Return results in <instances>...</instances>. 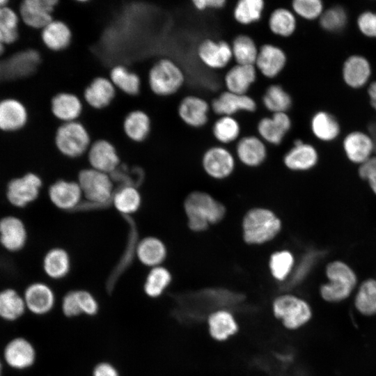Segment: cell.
<instances>
[{
    "label": "cell",
    "mask_w": 376,
    "mask_h": 376,
    "mask_svg": "<svg viewBox=\"0 0 376 376\" xmlns=\"http://www.w3.org/2000/svg\"><path fill=\"white\" fill-rule=\"evenodd\" d=\"M184 212L188 228L194 233L207 230L212 225L225 217V205L210 194L195 190L189 193L184 200Z\"/></svg>",
    "instance_id": "1"
},
{
    "label": "cell",
    "mask_w": 376,
    "mask_h": 376,
    "mask_svg": "<svg viewBox=\"0 0 376 376\" xmlns=\"http://www.w3.org/2000/svg\"><path fill=\"white\" fill-rule=\"evenodd\" d=\"M282 229L278 214L265 207L249 209L242 221V235L248 245H262L274 240Z\"/></svg>",
    "instance_id": "2"
},
{
    "label": "cell",
    "mask_w": 376,
    "mask_h": 376,
    "mask_svg": "<svg viewBox=\"0 0 376 376\" xmlns=\"http://www.w3.org/2000/svg\"><path fill=\"white\" fill-rule=\"evenodd\" d=\"M43 186V179L38 173L27 171L8 180L4 187L5 201L13 212H22L38 200Z\"/></svg>",
    "instance_id": "3"
},
{
    "label": "cell",
    "mask_w": 376,
    "mask_h": 376,
    "mask_svg": "<svg viewBox=\"0 0 376 376\" xmlns=\"http://www.w3.org/2000/svg\"><path fill=\"white\" fill-rule=\"evenodd\" d=\"M326 276L329 281L320 286V292L321 297L329 302L343 301L348 297L357 281L354 270L340 260L327 265Z\"/></svg>",
    "instance_id": "4"
},
{
    "label": "cell",
    "mask_w": 376,
    "mask_h": 376,
    "mask_svg": "<svg viewBox=\"0 0 376 376\" xmlns=\"http://www.w3.org/2000/svg\"><path fill=\"white\" fill-rule=\"evenodd\" d=\"M77 181L87 203L96 206L111 203L116 189L110 174L89 167L79 171Z\"/></svg>",
    "instance_id": "5"
},
{
    "label": "cell",
    "mask_w": 376,
    "mask_h": 376,
    "mask_svg": "<svg viewBox=\"0 0 376 376\" xmlns=\"http://www.w3.org/2000/svg\"><path fill=\"white\" fill-rule=\"evenodd\" d=\"M274 317L288 329H299L306 324L312 315L311 308L304 299L290 293L281 294L272 304Z\"/></svg>",
    "instance_id": "6"
},
{
    "label": "cell",
    "mask_w": 376,
    "mask_h": 376,
    "mask_svg": "<svg viewBox=\"0 0 376 376\" xmlns=\"http://www.w3.org/2000/svg\"><path fill=\"white\" fill-rule=\"evenodd\" d=\"M30 230L25 219L16 212L0 217V249L9 254L24 251L30 241Z\"/></svg>",
    "instance_id": "7"
},
{
    "label": "cell",
    "mask_w": 376,
    "mask_h": 376,
    "mask_svg": "<svg viewBox=\"0 0 376 376\" xmlns=\"http://www.w3.org/2000/svg\"><path fill=\"white\" fill-rule=\"evenodd\" d=\"M54 143L61 155L72 159L81 157L91 145L88 130L77 120L61 125L56 131Z\"/></svg>",
    "instance_id": "8"
},
{
    "label": "cell",
    "mask_w": 376,
    "mask_h": 376,
    "mask_svg": "<svg viewBox=\"0 0 376 376\" xmlns=\"http://www.w3.org/2000/svg\"><path fill=\"white\" fill-rule=\"evenodd\" d=\"M184 81L185 75L181 68L168 58L158 61L148 72L150 88L157 95L174 94L182 87Z\"/></svg>",
    "instance_id": "9"
},
{
    "label": "cell",
    "mask_w": 376,
    "mask_h": 376,
    "mask_svg": "<svg viewBox=\"0 0 376 376\" xmlns=\"http://www.w3.org/2000/svg\"><path fill=\"white\" fill-rule=\"evenodd\" d=\"M27 312L42 317L51 313L57 303L54 289L44 281H33L22 292Z\"/></svg>",
    "instance_id": "10"
},
{
    "label": "cell",
    "mask_w": 376,
    "mask_h": 376,
    "mask_svg": "<svg viewBox=\"0 0 376 376\" xmlns=\"http://www.w3.org/2000/svg\"><path fill=\"white\" fill-rule=\"evenodd\" d=\"M37 358V350L33 343L26 337L17 336L6 343L1 359L10 368L23 371L32 368Z\"/></svg>",
    "instance_id": "11"
},
{
    "label": "cell",
    "mask_w": 376,
    "mask_h": 376,
    "mask_svg": "<svg viewBox=\"0 0 376 376\" xmlns=\"http://www.w3.org/2000/svg\"><path fill=\"white\" fill-rule=\"evenodd\" d=\"M47 194L51 204L62 211L74 210L84 201L77 180L58 179L49 185Z\"/></svg>",
    "instance_id": "12"
},
{
    "label": "cell",
    "mask_w": 376,
    "mask_h": 376,
    "mask_svg": "<svg viewBox=\"0 0 376 376\" xmlns=\"http://www.w3.org/2000/svg\"><path fill=\"white\" fill-rule=\"evenodd\" d=\"M201 164L208 177L221 180L233 174L235 168V159L226 148L212 146L203 153Z\"/></svg>",
    "instance_id": "13"
},
{
    "label": "cell",
    "mask_w": 376,
    "mask_h": 376,
    "mask_svg": "<svg viewBox=\"0 0 376 376\" xmlns=\"http://www.w3.org/2000/svg\"><path fill=\"white\" fill-rule=\"evenodd\" d=\"M86 153L90 168L95 170L111 175L120 166L117 150L108 140L94 141Z\"/></svg>",
    "instance_id": "14"
},
{
    "label": "cell",
    "mask_w": 376,
    "mask_h": 376,
    "mask_svg": "<svg viewBox=\"0 0 376 376\" xmlns=\"http://www.w3.org/2000/svg\"><path fill=\"white\" fill-rule=\"evenodd\" d=\"M56 0H25L19 6L20 17L28 26L43 29L53 20Z\"/></svg>",
    "instance_id": "15"
},
{
    "label": "cell",
    "mask_w": 376,
    "mask_h": 376,
    "mask_svg": "<svg viewBox=\"0 0 376 376\" xmlns=\"http://www.w3.org/2000/svg\"><path fill=\"white\" fill-rule=\"evenodd\" d=\"M72 260L66 249L61 246L48 249L41 259V269L44 275L52 281H61L70 274Z\"/></svg>",
    "instance_id": "16"
},
{
    "label": "cell",
    "mask_w": 376,
    "mask_h": 376,
    "mask_svg": "<svg viewBox=\"0 0 376 376\" xmlns=\"http://www.w3.org/2000/svg\"><path fill=\"white\" fill-rule=\"evenodd\" d=\"M197 54L200 61L212 69L225 68L233 58L231 45L224 40H204L198 45Z\"/></svg>",
    "instance_id": "17"
},
{
    "label": "cell",
    "mask_w": 376,
    "mask_h": 376,
    "mask_svg": "<svg viewBox=\"0 0 376 376\" xmlns=\"http://www.w3.org/2000/svg\"><path fill=\"white\" fill-rule=\"evenodd\" d=\"M291 120L286 112L274 113L272 117L263 118L258 123L260 138L269 144L277 146L290 130Z\"/></svg>",
    "instance_id": "18"
},
{
    "label": "cell",
    "mask_w": 376,
    "mask_h": 376,
    "mask_svg": "<svg viewBox=\"0 0 376 376\" xmlns=\"http://www.w3.org/2000/svg\"><path fill=\"white\" fill-rule=\"evenodd\" d=\"M285 166L292 171H306L313 168L318 161L316 149L297 139L283 157Z\"/></svg>",
    "instance_id": "19"
},
{
    "label": "cell",
    "mask_w": 376,
    "mask_h": 376,
    "mask_svg": "<svg viewBox=\"0 0 376 376\" xmlns=\"http://www.w3.org/2000/svg\"><path fill=\"white\" fill-rule=\"evenodd\" d=\"M168 254L165 243L156 236H146L136 245L135 255L139 262L149 269L163 265Z\"/></svg>",
    "instance_id": "20"
},
{
    "label": "cell",
    "mask_w": 376,
    "mask_h": 376,
    "mask_svg": "<svg viewBox=\"0 0 376 376\" xmlns=\"http://www.w3.org/2000/svg\"><path fill=\"white\" fill-rule=\"evenodd\" d=\"M213 111L221 116H232L239 111L254 112L257 104L250 96L240 95L228 91L214 99L211 104Z\"/></svg>",
    "instance_id": "21"
},
{
    "label": "cell",
    "mask_w": 376,
    "mask_h": 376,
    "mask_svg": "<svg viewBox=\"0 0 376 376\" xmlns=\"http://www.w3.org/2000/svg\"><path fill=\"white\" fill-rule=\"evenodd\" d=\"M287 57L282 49L272 44H265L259 49L256 68L269 79L278 76L283 70Z\"/></svg>",
    "instance_id": "22"
},
{
    "label": "cell",
    "mask_w": 376,
    "mask_h": 376,
    "mask_svg": "<svg viewBox=\"0 0 376 376\" xmlns=\"http://www.w3.org/2000/svg\"><path fill=\"white\" fill-rule=\"evenodd\" d=\"M28 113L25 106L14 98L0 101V130L14 132L22 129L27 123Z\"/></svg>",
    "instance_id": "23"
},
{
    "label": "cell",
    "mask_w": 376,
    "mask_h": 376,
    "mask_svg": "<svg viewBox=\"0 0 376 376\" xmlns=\"http://www.w3.org/2000/svg\"><path fill=\"white\" fill-rule=\"evenodd\" d=\"M238 160L247 167H258L266 159L267 150L265 141L256 136L241 138L236 145Z\"/></svg>",
    "instance_id": "24"
},
{
    "label": "cell",
    "mask_w": 376,
    "mask_h": 376,
    "mask_svg": "<svg viewBox=\"0 0 376 376\" xmlns=\"http://www.w3.org/2000/svg\"><path fill=\"white\" fill-rule=\"evenodd\" d=\"M209 110L210 106L204 99L188 95L181 100L178 112L185 124L193 127H201L208 120Z\"/></svg>",
    "instance_id": "25"
},
{
    "label": "cell",
    "mask_w": 376,
    "mask_h": 376,
    "mask_svg": "<svg viewBox=\"0 0 376 376\" xmlns=\"http://www.w3.org/2000/svg\"><path fill=\"white\" fill-rule=\"evenodd\" d=\"M27 312L22 293L13 286L0 289V319L8 322L17 321Z\"/></svg>",
    "instance_id": "26"
},
{
    "label": "cell",
    "mask_w": 376,
    "mask_h": 376,
    "mask_svg": "<svg viewBox=\"0 0 376 376\" xmlns=\"http://www.w3.org/2000/svg\"><path fill=\"white\" fill-rule=\"evenodd\" d=\"M116 95V88L109 79L95 77L86 88L84 97L87 104L96 109L109 106Z\"/></svg>",
    "instance_id": "27"
},
{
    "label": "cell",
    "mask_w": 376,
    "mask_h": 376,
    "mask_svg": "<svg viewBox=\"0 0 376 376\" xmlns=\"http://www.w3.org/2000/svg\"><path fill=\"white\" fill-rule=\"evenodd\" d=\"M343 148L350 161L361 164L371 157L375 144L371 136L361 132H353L344 139Z\"/></svg>",
    "instance_id": "28"
},
{
    "label": "cell",
    "mask_w": 376,
    "mask_h": 376,
    "mask_svg": "<svg viewBox=\"0 0 376 376\" xmlns=\"http://www.w3.org/2000/svg\"><path fill=\"white\" fill-rule=\"evenodd\" d=\"M257 77V69L252 65L236 64L224 77L227 91L240 95H246Z\"/></svg>",
    "instance_id": "29"
},
{
    "label": "cell",
    "mask_w": 376,
    "mask_h": 376,
    "mask_svg": "<svg viewBox=\"0 0 376 376\" xmlns=\"http://www.w3.org/2000/svg\"><path fill=\"white\" fill-rule=\"evenodd\" d=\"M51 111L53 115L63 123L76 121L82 111V103L75 94L61 92L51 100Z\"/></svg>",
    "instance_id": "30"
},
{
    "label": "cell",
    "mask_w": 376,
    "mask_h": 376,
    "mask_svg": "<svg viewBox=\"0 0 376 376\" xmlns=\"http://www.w3.org/2000/svg\"><path fill=\"white\" fill-rule=\"evenodd\" d=\"M209 334L217 341H224L238 331L237 322L228 311L221 309L210 313L207 318Z\"/></svg>",
    "instance_id": "31"
},
{
    "label": "cell",
    "mask_w": 376,
    "mask_h": 376,
    "mask_svg": "<svg viewBox=\"0 0 376 376\" xmlns=\"http://www.w3.org/2000/svg\"><path fill=\"white\" fill-rule=\"evenodd\" d=\"M111 203L118 212L129 216L140 209L142 196L136 185H122L115 190Z\"/></svg>",
    "instance_id": "32"
},
{
    "label": "cell",
    "mask_w": 376,
    "mask_h": 376,
    "mask_svg": "<svg viewBox=\"0 0 376 376\" xmlns=\"http://www.w3.org/2000/svg\"><path fill=\"white\" fill-rule=\"evenodd\" d=\"M41 38L43 44L52 51L58 52L69 46L72 32L63 21L53 19L42 29Z\"/></svg>",
    "instance_id": "33"
},
{
    "label": "cell",
    "mask_w": 376,
    "mask_h": 376,
    "mask_svg": "<svg viewBox=\"0 0 376 376\" xmlns=\"http://www.w3.org/2000/svg\"><path fill=\"white\" fill-rule=\"evenodd\" d=\"M172 280V274L165 266L150 268L143 282V292L150 299L159 298L169 288Z\"/></svg>",
    "instance_id": "34"
},
{
    "label": "cell",
    "mask_w": 376,
    "mask_h": 376,
    "mask_svg": "<svg viewBox=\"0 0 376 376\" xmlns=\"http://www.w3.org/2000/svg\"><path fill=\"white\" fill-rule=\"evenodd\" d=\"M39 63L37 52L30 49L13 55L5 64L3 74L8 78H19L33 72Z\"/></svg>",
    "instance_id": "35"
},
{
    "label": "cell",
    "mask_w": 376,
    "mask_h": 376,
    "mask_svg": "<svg viewBox=\"0 0 376 376\" xmlns=\"http://www.w3.org/2000/svg\"><path fill=\"white\" fill-rule=\"evenodd\" d=\"M370 74V65L363 56H352L343 65V79L350 87L357 88L363 86L368 81Z\"/></svg>",
    "instance_id": "36"
},
{
    "label": "cell",
    "mask_w": 376,
    "mask_h": 376,
    "mask_svg": "<svg viewBox=\"0 0 376 376\" xmlns=\"http://www.w3.org/2000/svg\"><path fill=\"white\" fill-rule=\"evenodd\" d=\"M295 267V258L292 251L281 249L273 252L268 261L272 277L279 283H286Z\"/></svg>",
    "instance_id": "37"
},
{
    "label": "cell",
    "mask_w": 376,
    "mask_h": 376,
    "mask_svg": "<svg viewBox=\"0 0 376 376\" xmlns=\"http://www.w3.org/2000/svg\"><path fill=\"white\" fill-rule=\"evenodd\" d=\"M150 128V119L148 114L141 110L130 112L123 121L125 134L134 142H142L146 139Z\"/></svg>",
    "instance_id": "38"
},
{
    "label": "cell",
    "mask_w": 376,
    "mask_h": 376,
    "mask_svg": "<svg viewBox=\"0 0 376 376\" xmlns=\"http://www.w3.org/2000/svg\"><path fill=\"white\" fill-rule=\"evenodd\" d=\"M109 79L116 88L125 94L135 95L140 91V77L123 65L114 66L110 72Z\"/></svg>",
    "instance_id": "39"
},
{
    "label": "cell",
    "mask_w": 376,
    "mask_h": 376,
    "mask_svg": "<svg viewBox=\"0 0 376 376\" xmlns=\"http://www.w3.org/2000/svg\"><path fill=\"white\" fill-rule=\"evenodd\" d=\"M268 25L274 34L286 38L294 33L297 21L292 11L287 8H279L274 10L269 15Z\"/></svg>",
    "instance_id": "40"
},
{
    "label": "cell",
    "mask_w": 376,
    "mask_h": 376,
    "mask_svg": "<svg viewBox=\"0 0 376 376\" xmlns=\"http://www.w3.org/2000/svg\"><path fill=\"white\" fill-rule=\"evenodd\" d=\"M231 49L237 64L255 65L259 49L250 36H237L233 41Z\"/></svg>",
    "instance_id": "41"
},
{
    "label": "cell",
    "mask_w": 376,
    "mask_h": 376,
    "mask_svg": "<svg viewBox=\"0 0 376 376\" xmlns=\"http://www.w3.org/2000/svg\"><path fill=\"white\" fill-rule=\"evenodd\" d=\"M311 130L318 139L329 141L338 135L340 127L333 116L324 111H319L312 118Z\"/></svg>",
    "instance_id": "42"
},
{
    "label": "cell",
    "mask_w": 376,
    "mask_h": 376,
    "mask_svg": "<svg viewBox=\"0 0 376 376\" xmlns=\"http://www.w3.org/2000/svg\"><path fill=\"white\" fill-rule=\"evenodd\" d=\"M264 8L263 0H240L234 8L233 17L239 24L249 25L261 18Z\"/></svg>",
    "instance_id": "43"
},
{
    "label": "cell",
    "mask_w": 376,
    "mask_h": 376,
    "mask_svg": "<svg viewBox=\"0 0 376 376\" xmlns=\"http://www.w3.org/2000/svg\"><path fill=\"white\" fill-rule=\"evenodd\" d=\"M355 306L363 315L376 314V280L369 279L360 285L355 297Z\"/></svg>",
    "instance_id": "44"
},
{
    "label": "cell",
    "mask_w": 376,
    "mask_h": 376,
    "mask_svg": "<svg viewBox=\"0 0 376 376\" xmlns=\"http://www.w3.org/2000/svg\"><path fill=\"white\" fill-rule=\"evenodd\" d=\"M265 107L274 113L286 112L292 105V98L280 85L269 86L263 97Z\"/></svg>",
    "instance_id": "45"
},
{
    "label": "cell",
    "mask_w": 376,
    "mask_h": 376,
    "mask_svg": "<svg viewBox=\"0 0 376 376\" xmlns=\"http://www.w3.org/2000/svg\"><path fill=\"white\" fill-rule=\"evenodd\" d=\"M19 17L8 6L0 8V42L12 44L19 36Z\"/></svg>",
    "instance_id": "46"
},
{
    "label": "cell",
    "mask_w": 376,
    "mask_h": 376,
    "mask_svg": "<svg viewBox=\"0 0 376 376\" xmlns=\"http://www.w3.org/2000/svg\"><path fill=\"white\" fill-rule=\"evenodd\" d=\"M212 134L219 143H230L238 139L240 126L238 121L233 116H221L214 123Z\"/></svg>",
    "instance_id": "47"
},
{
    "label": "cell",
    "mask_w": 376,
    "mask_h": 376,
    "mask_svg": "<svg viewBox=\"0 0 376 376\" xmlns=\"http://www.w3.org/2000/svg\"><path fill=\"white\" fill-rule=\"evenodd\" d=\"M347 20L345 10L336 6L327 9L320 17V26L328 31H338L343 29Z\"/></svg>",
    "instance_id": "48"
},
{
    "label": "cell",
    "mask_w": 376,
    "mask_h": 376,
    "mask_svg": "<svg viewBox=\"0 0 376 376\" xmlns=\"http://www.w3.org/2000/svg\"><path fill=\"white\" fill-rule=\"evenodd\" d=\"M77 300L81 315L96 316L100 310V305L96 297L86 289H75Z\"/></svg>",
    "instance_id": "49"
},
{
    "label": "cell",
    "mask_w": 376,
    "mask_h": 376,
    "mask_svg": "<svg viewBox=\"0 0 376 376\" xmlns=\"http://www.w3.org/2000/svg\"><path fill=\"white\" fill-rule=\"evenodd\" d=\"M292 7L295 14L308 20L320 17L323 13V5L320 0H295Z\"/></svg>",
    "instance_id": "50"
},
{
    "label": "cell",
    "mask_w": 376,
    "mask_h": 376,
    "mask_svg": "<svg viewBox=\"0 0 376 376\" xmlns=\"http://www.w3.org/2000/svg\"><path fill=\"white\" fill-rule=\"evenodd\" d=\"M60 308L63 315L67 318H75L81 315L77 300L75 289L70 290L63 295Z\"/></svg>",
    "instance_id": "51"
},
{
    "label": "cell",
    "mask_w": 376,
    "mask_h": 376,
    "mask_svg": "<svg viewBox=\"0 0 376 376\" xmlns=\"http://www.w3.org/2000/svg\"><path fill=\"white\" fill-rule=\"evenodd\" d=\"M357 24L363 34L376 38V13L370 11L363 13L358 17Z\"/></svg>",
    "instance_id": "52"
},
{
    "label": "cell",
    "mask_w": 376,
    "mask_h": 376,
    "mask_svg": "<svg viewBox=\"0 0 376 376\" xmlns=\"http://www.w3.org/2000/svg\"><path fill=\"white\" fill-rule=\"evenodd\" d=\"M91 376H121L117 367L110 361H101L95 363Z\"/></svg>",
    "instance_id": "53"
},
{
    "label": "cell",
    "mask_w": 376,
    "mask_h": 376,
    "mask_svg": "<svg viewBox=\"0 0 376 376\" xmlns=\"http://www.w3.org/2000/svg\"><path fill=\"white\" fill-rule=\"evenodd\" d=\"M376 171V156H371L367 160L359 164L358 173L363 180H367L368 177Z\"/></svg>",
    "instance_id": "54"
},
{
    "label": "cell",
    "mask_w": 376,
    "mask_h": 376,
    "mask_svg": "<svg viewBox=\"0 0 376 376\" xmlns=\"http://www.w3.org/2000/svg\"><path fill=\"white\" fill-rule=\"evenodd\" d=\"M192 3L196 10L203 11L207 9L221 8L226 1L225 0H195Z\"/></svg>",
    "instance_id": "55"
},
{
    "label": "cell",
    "mask_w": 376,
    "mask_h": 376,
    "mask_svg": "<svg viewBox=\"0 0 376 376\" xmlns=\"http://www.w3.org/2000/svg\"><path fill=\"white\" fill-rule=\"evenodd\" d=\"M368 95L370 97V103L374 109L376 110V81L373 82L368 90Z\"/></svg>",
    "instance_id": "56"
},
{
    "label": "cell",
    "mask_w": 376,
    "mask_h": 376,
    "mask_svg": "<svg viewBox=\"0 0 376 376\" xmlns=\"http://www.w3.org/2000/svg\"><path fill=\"white\" fill-rule=\"evenodd\" d=\"M370 189L376 194V171L373 173L366 180Z\"/></svg>",
    "instance_id": "57"
},
{
    "label": "cell",
    "mask_w": 376,
    "mask_h": 376,
    "mask_svg": "<svg viewBox=\"0 0 376 376\" xmlns=\"http://www.w3.org/2000/svg\"><path fill=\"white\" fill-rule=\"evenodd\" d=\"M369 130L371 133L372 139L375 144V148L376 149V123L370 124Z\"/></svg>",
    "instance_id": "58"
},
{
    "label": "cell",
    "mask_w": 376,
    "mask_h": 376,
    "mask_svg": "<svg viewBox=\"0 0 376 376\" xmlns=\"http://www.w3.org/2000/svg\"><path fill=\"white\" fill-rule=\"evenodd\" d=\"M9 1L7 0H0V8L8 6Z\"/></svg>",
    "instance_id": "59"
},
{
    "label": "cell",
    "mask_w": 376,
    "mask_h": 376,
    "mask_svg": "<svg viewBox=\"0 0 376 376\" xmlns=\"http://www.w3.org/2000/svg\"><path fill=\"white\" fill-rule=\"evenodd\" d=\"M3 361L0 358V376H3Z\"/></svg>",
    "instance_id": "60"
},
{
    "label": "cell",
    "mask_w": 376,
    "mask_h": 376,
    "mask_svg": "<svg viewBox=\"0 0 376 376\" xmlns=\"http://www.w3.org/2000/svg\"><path fill=\"white\" fill-rule=\"evenodd\" d=\"M4 45L0 42V56L4 52Z\"/></svg>",
    "instance_id": "61"
},
{
    "label": "cell",
    "mask_w": 376,
    "mask_h": 376,
    "mask_svg": "<svg viewBox=\"0 0 376 376\" xmlns=\"http://www.w3.org/2000/svg\"><path fill=\"white\" fill-rule=\"evenodd\" d=\"M0 75H1V72H0Z\"/></svg>",
    "instance_id": "62"
}]
</instances>
